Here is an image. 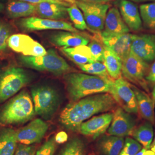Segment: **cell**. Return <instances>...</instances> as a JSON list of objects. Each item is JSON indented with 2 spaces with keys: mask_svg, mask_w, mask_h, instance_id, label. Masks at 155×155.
<instances>
[{
  "mask_svg": "<svg viewBox=\"0 0 155 155\" xmlns=\"http://www.w3.org/2000/svg\"><path fill=\"white\" fill-rule=\"evenodd\" d=\"M75 3L82 12L89 30L95 33L101 32L104 28L106 16L110 5L86 3L77 0Z\"/></svg>",
  "mask_w": 155,
  "mask_h": 155,
  "instance_id": "obj_9",
  "label": "cell"
},
{
  "mask_svg": "<svg viewBox=\"0 0 155 155\" xmlns=\"http://www.w3.org/2000/svg\"><path fill=\"white\" fill-rule=\"evenodd\" d=\"M58 155H84V144L79 138L68 141Z\"/></svg>",
  "mask_w": 155,
  "mask_h": 155,
  "instance_id": "obj_30",
  "label": "cell"
},
{
  "mask_svg": "<svg viewBox=\"0 0 155 155\" xmlns=\"http://www.w3.org/2000/svg\"><path fill=\"white\" fill-rule=\"evenodd\" d=\"M130 136L137 141L144 148L150 150L154 137L153 124L147 121L144 122L138 127L134 128Z\"/></svg>",
  "mask_w": 155,
  "mask_h": 155,
  "instance_id": "obj_27",
  "label": "cell"
},
{
  "mask_svg": "<svg viewBox=\"0 0 155 155\" xmlns=\"http://www.w3.org/2000/svg\"><path fill=\"white\" fill-rule=\"evenodd\" d=\"M19 25L26 31H42L49 29L64 30L77 33L78 30L70 22L42 18L36 17H29L19 20Z\"/></svg>",
  "mask_w": 155,
  "mask_h": 155,
  "instance_id": "obj_10",
  "label": "cell"
},
{
  "mask_svg": "<svg viewBox=\"0 0 155 155\" xmlns=\"http://www.w3.org/2000/svg\"><path fill=\"white\" fill-rule=\"evenodd\" d=\"M35 114L32 98L27 91L23 90L0 110V126L23 124L31 120Z\"/></svg>",
  "mask_w": 155,
  "mask_h": 155,
  "instance_id": "obj_3",
  "label": "cell"
},
{
  "mask_svg": "<svg viewBox=\"0 0 155 155\" xmlns=\"http://www.w3.org/2000/svg\"><path fill=\"white\" fill-rule=\"evenodd\" d=\"M140 14L145 27L155 30V2L141 4Z\"/></svg>",
  "mask_w": 155,
  "mask_h": 155,
  "instance_id": "obj_28",
  "label": "cell"
},
{
  "mask_svg": "<svg viewBox=\"0 0 155 155\" xmlns=\"http://www.w3.org/2000/svg\"><path fill=\"white\" fill-rule=\"evenodd\" d=\"M16 130L6 127L0 130V155H14L16 150Z\"/></svg>",
  "mask_w": 155,
  "mask_h": 155,
  "instance_id": "obj_24",
  "label": "cell"
},
{
  "mask_svg": "<svg viewBox=\"0 0 155 155\" xmlns=\"http://www.w3.org/2000/svg\"><path fill=\"white\" fill-rule=\"evenodd\" d=\"M10 36V29L6 25H2L0 31V52L6 50L8 40Z\"/></svg>",
  "mask_w": 155,
  "mask_h": 155,
  "instance_id": "obj_35",
  "label": "cell"
},
{
  "mask_svg": "<svg viewBox=\"0 0 155 155\" xmlns=\"http://www.w3.org/2000/svg\"><path fill=\"white\" fill-rule=\"evenodd\" d=\"M88 47L93 56L95 61L104 62V54L105 46L97 41H93L89 44Z\"/></svg>",
  "mask_w": 155,
  "mask_h": 155,
  "instance_id": "obj_34",
  "label": "cell"
},
{
  "mask_svg": "<svg viewBox=\"0 0 155 155\" xmlns=\"http://www.w3.org/2000/svg\"><path fill=\"white\" fill-rule=\"evenodd\" d=\"M130 51L141 60L150 63L155 60V35L141 34L131 36Z\"/></svg>",
  "mask_w": 155,
  "mask_h": 155,
  "instance_id": "obj_11",
  "label": "cell"
},
{
  "mask_svg": "<svg viewBox=\"0 0 155 155\" xmlns=\"http://www.w3.org/2000/svg\"><path fill=\"white\" fill-rule=\"evenodd\" d=\"M117 105L109 93L91 95L68 104L60 114L59 121L67 129L78 132L83 122L95 114L114 109Z\"/></svg>",
  "mask_w": 155,
  "mask_h": 155,
  "instance_id": "obj_1",
  "label": "cell"
},
{
  "mask_svg": "<svg viewBox=\"0 0 155 155\" xmlns=\"http://www.w3.org/2000/svg\"><path fill=\"white\" fill-rule=\"evenodd\" d=\"M1 27H2V25H0V31H1Z\"/></svg>",
  "mask_w": 155,
  "mask_h": 155,
  "instance_id": "obj_47",
  "label": "cell"
},
{
  "mask_svg": "<svg viewBox=\"0 0 155 155\" xmlns=\"http://www.w3.org/2000/svg\"><path fill=\"white\" fill-rule=\"evenodd\" d=\"M132 87L136 95L138 110L141 116L153 125L155 122V103L153 101L145 91L141 90L133 85H132Z\"/></svg>",
  "mask_w": 155,
  "mask_h": 155,
  "instance_id": "obj_20",
  "label": "cell"
},
{
  "mask_svg": "<svg viewBox=\"0 0 155 155\" xmlns=\"http://www.w3.org/2000/svg\"><path fill=\"white\" fill-rule=\"evenodd\" d=\"M79 67L83 71L91 75L102 77L109 76L104 63L101 61H95L80 65Z\"/></svg>",
  "mask_w": 155,
  "mask_h": 155,
  "instance_id": "obj_31",
  "label": "cell"
},
{
  "mask_svg": "<svg viewBox=\"0 0 155 155\" xmlns=\"http://www.w3.org/2000/svg\"><path fill=\"white\" fill-rule=\"evenodd\" d=\"M118 8L122 19L129 30L137 32L141 29V18L138 7L134 2L129 0H120Z\"/></svg>",
  "mask_w": 155,
  "mask_h": 155,
  "instance_id": "obj_17",
  "label": "cell"
},
{
  "mask_svg": "<svg viewBox=\"0 0 155 155\" xmlns=\"http://www.w3.org/2000/svg\"><path fill=\"white\" fill-rule=\"evenodd\" d=\"M112 118L113 113L109 112L92 117L80 125L78 132L84 136L96 139L107 130Z\"/></svg>",
  "mask_w": 155,
  "mask_h": 155,
  "instance_id": "obj_15",
  "label": "cell"
},
{
  "mask_svg": "<svg viewBox=\"0 0 155 155\" xmlns=\"http://www.w3.org/2000/svg\"><path fill=\"white\" fill-rule=\"evenodd\" d=\"M117 105L130 114L139 113L136 95L132 85L123 78L114 80L109 93Z\"/></svg>",
  "mask_w": 155,
  "mask_h": 155,
  "instance_id": "obj_8",
  "label": "cell"
},
{
  "mask_svg": "<svg viewBox=\"0 0 155 155\" xmlns=\"http://www.w3.org/2000/svg\"><path fill=\"white\" fill-rule=\"evenodd\" d=\"M36 148L32 145L18 144L14 155H35Z\"/></svg>",
  "mask_w": 155,
  "mask_h": 155,
  "instance_id": "obj_36",
  "label": "cell"
},
{
  "mask_svg": "<svg viewBox=\"0 0 155 155\" xmlns=\"http://www.w3.org/2000/svg\"><path fill=\"white\" fill-rule=\"evenodd\" d=\"M60 1H66L67 2H69L71 4H74L75 2V0H60Z\"/></svg>",
  "mask_w": 155,
  "mask_h": 155,
  "instance_id": "obj_45",
  "label": "cell"
},
{
  "mask_svg": "<svg viewBox=\"0 0 155 155\" xmlns=\"http://www.w3.org/2000/svg\"><path fill=\"white\" fill-rule=\"evenodd\" d=\"M136 127L133 116L121 107H117L113 113V118L107 129L109 135L124 137L130 136Z\"/></svg>",
  "mask_w": 155,
  "mask_h": 155,
  "instance_id": "obj_13",
  "label": "cell"
},
{
  "mask_svg": "<svg viewBox=\"0 0 155 155\" xmlns=\"http://www.w3.org/2000/svg\"><path fill=\"white\" fill-rule=\"evenodd\" d=\"M61 51L78 66L95 61L89 47L87 45L63 48Z\"/></svg>",
  "mask_w": 155,
  "mask_h": 155,
  "instance_id": "obj_23",
  "label": "cell"
},
{
  "mask_svg": "<svg viewBox=\"0 0 155 155\" xmlns=\"http://www.w3.org/2000/svg\"><path fill=\"white\" fill-rule=\"evenodd\" d=\"M35 14L40 18L61 20L68 17L67 6L53 2H45L35 4Z\"/></svg>",
  "mask_w": 155,
  "mask_h": 155,
  "instance_id": "obj_19",
  "label": "cell"
},
{
  "mask_svg": "<svg viewBox=\"0 0 155 155\" xmlns=\"http://www.w3.org/2000/svg\"><path fill=\"white\" fill-rule=\"evenodd\" d=\"M150 64L134 55L130 51L122 61V75L129 82L150 93L146 77L150 70Z\"/></svg>",
  "mask_w": 155,
  "mask_h": 155,
  "instance_id": "obj_7",
  "label": "cell"
},
{
  "mask_svg": "<svg viewBox=\"0 0 155 155\" xmlns=\"http://www.w3.org/2000/svg\"><path fill=\"white\" fill-rule=\"evenodd\" d=\"M129 31L130 30L124 21L118 9L116 7L109 8L106 16L104 30L101 34L115 35L129 33Z\"/></svg>",
  "mask_w": 155,
  "mask_h": 155,
  "instance_id": "obj_18",
  "label": "cell"
},
{
  "mask_svg": "<svg viewBox=\"0 0 155 155\" xmlns=\"http://www.w3.org/2000/svg\"><path fill=\"white\" fill-rule=\"evenodd\" d=\"M22 64L38 71H47L55 75H61L70 71L71 68L66 61L52 49L41 56H20Z\"/></svg>",
  "mask_w": 155,
  "mask_h": 155,
  "instance_id": "obj_4",
  "label": "cell"
},
{
  "mask_svg": "<svg viewBox=\"0 0 155 155\" xmlns=\"http://www.w3.org/2000/svg\"></svg>",
  "mask_w": 155,
  "mask_h": 155,
  "instance_id": "obj_48",
  "label": "cell"
},
{
  "mask_svg": "<svg viewBox=\"0 0 155 155\" xmlns=\"http://www.w3.org/2000/svg\"><path fill=\"white\" fill-rule=\"evenodd\" d=\"M31 96L36 114L48 120L57 110L59 98L56 91L48 86H41L31 90Z\"/></svg>",
  "mask_w": 155,
  "mask_h": 155,
  "instance_id": "obj_5",
  "label": "cell"
},
{
  "mask_svg": "<svg viewBox=\"0 0 155 155\" xmlns=\"http://www.w3.org/2000/svg\"><path fill=\"white\" fill-rule=\"evenodd\" d=\"M146 79L150 82L155 83V60L150 68V70L146 77Z\"/></svg>",
  "mask_w": 155,
  "mask_h": 155,
  "instance_id": "obj_39",
  "label": "cell"
},
{
  "mask_svg": "<svg viewBox=\"0 0 155 155\" xmlns=\"http://www.w3.org/2000/svg\"><path fill=\"white\" fill-rule=\"evenodd\" d=\"M19 1L27 2L29 3L32 4H40V3H41V2H53V3L61 4V5L66 6H70L71 5L69 2H67L66 1H60V0H19Z\"/></svg>",
  "mask_w": 155,
  "mask_h": 155,
  "instance_id": "obj_37",
  "label": "cell"
},
{
  "mask_svg": "<svg viewBox=\"0 0 155 155\" xmlns=\"http://www.w3.org/2000/svg\"><path fill=\"white\" fill-rule=\"evenodd\" d=\"M56 143L55 137H52L46 141L38 150L35 155H54L55 152Z\"/></svg>",
  "mask_w": 155,
  "mask_h": 155,
  "instance_id": "obj_33",
  "label": "cell"
},
{
  "mask_svg": "<svg viewBox=\"0 0 155 155\" xmlns=\"http://www.w3.org/2000/svg\"><path fill=\"white\" fill-rule=\"evenodd\" d=\"M55 140L58 144H63L68 140V134L65 132L61 131L56 134Z\"/></svg>",
  "mask_w": 155,
  "mask_h": 155,
  "instance_id": "obj_38",
  "label": "cell"
},
{
  "mask_svg": "<svg viewBox=\"0 0 155 155\" xmlns=\"http://www.w3.org/2000/svg\"><path fill=\"white\" fill-rule=\"evenodd\" d=\"M4 5L0 2V13L2 12V11L4 10Z\"/></svg>",
  "mask_w": 155,
  "mask_h": 155,
  "instance_id": "obj_46",
  "label": "cell"
},
{
  "mask_svg": "<svg viewBox=\"0 0 155 155\" xmlns=\"http://www.w3.org/2000/svg\"><path fill=\"white\" fill-rule=\"evenodd\" d=\"M150 150H152L153 152H154L155 153V136L154 139H153L152 143V144L150 145Z\"/></svg>",
  "mask_w": 155,
  "mask_h": 155,
  "instance_id": "obj_43",
  "label": "cell"
},
{
  "mask_svg": "<svg viewBox=\"0 0 155 155\" xmlns=\"http://www.w3.org/2000/svg\"><path fill=\"white\" fill-rule=\"evenodd\" d=\"M124 143V137L108 135L100 139L97 147L101 155H119Z\"/></svg>",
  "mask_w": 155,
  "mask_h": 155,
  "instance_id": "obj_22",
  "label": "cell"
},
{
  "mask_svg": "<svg viewBox=\"0 0 155 155\" xmlns=\"http://www.w3.org/2000/svg\"><path fill=\"white\" fill-rule=\"evenodd\" d=\"M9 48L23 55L39 56L43 52L41 45L32 38L25 34H14L9 36L8 40Z\"/></svg>",
  "mask_w": 155,
  "mask_h": 155,
  "instance_id": "obj_14",
  "label": "cell"
},
{
  "mask_svg": "<svg viewBox=\"0 0 155 155\" xmlns=\"http://www.w3.org/2000/svg\"><path fill=\"white\" fill-rule=\"evenodd\" d=\"M50 40L54 45L63 48L87 45L89 42V39L71 32H61L54 34Z\"/></svg>",
  "mask_w": 155,
  "mask_h": 155,
  "instance_id": "obj_21",
  "label": "cell"
},
{
  "mask_svg": "<svg viewBox=\"0 0 155 155\" xmlns=\"http://www.w3.org/2000/svg\"><path fill=\"white\" fill-rule=\"evenodd\" d=\"M67 91L71 102L93 94L110 93L114 80L109 76L102 77L82 73L64 75Z\"/></svg>",
  "mask_w": 155,
  "mask_h": 155,
  "instance_id": "obj_2",
  "label": "cell"
},
{
  "mask_svg": "<svg viewBox=\"0 0 155 155\" xmlns=\"http://www.w3.org/2000/svg\"><path fill=\"white\" fill-rule=\"evenodd\" d=\"M131 36L132 34L129 33L115 35L101 34L104 45L111 50L122 61L130 52Z\"/></svg>",
  "mask_w": 155,
  "mask_h": 155,
  "instance_id": "obj_16",
  "label": "cell"
},
{
  "mask_svg": "<svg viewBox=\"0 0 155 155\" xmlns=\"http://www.w3.org/2000/svg\"><path fill=\"white\" fill-rule=\"evenodd\" d=\"M35 4L19 0H12L6 7L7 14L12 18L30 16L35 14Z\"/></svg>",
  "mask_w": 155,
  "mask_h": 155,
  "instance_id": "obj_25",
  "label": "cell"
},
{
  "mask_svg": "<svg viewBox=\"0 0 155 155\" xmlns=\"http://www.w3.org/2000/svg\"><path fill=\"white\" fill-rule=\"evenodd\" d=\"M67 11L68 16L73 23L74 28L81 31L86 29L89 30L82 12L75 3L72 4L68 8H67Z\"/></svg>",
  "mask_w": 155,
  "mask_h": 155,
  "instance_id": "obj_29",
  "label": "cell"
},
{
  "mask_svg": "<svg viewBox=\"0 0 155 155\" xmlns=\"http://www.w3.org/2000/svg\"><path fill=\"white\" fill-rule=\"evenodd\" d=\"M48 129V124L43 120H33L25 127L16 130L17 142L25 145L39 143L44 138Z\"/></svg>",
  "mask_w": 155,
  "mask_h": 155,
  "instance_id": "obj_12",
  "label": "cell"
},
{
  "mask_svg": "<svg viewBox=\"0 0 155 155\" xmlns=\"http://www.w3.org/2000/svg\"><path fill=\"white\" fill-rule=\"evenodd\" d=\"M152 99L153 101L155 104V86L152 90Z\"/></svg>",
  "mask_w": 155,
  "mask_h": 155,
  "instance_id": "obj_44",
  "label": "cell"
},
{
  "mask_svg": "<svg viewBox=\"0 0 155 155\" xmlns=\"http://www.w3.org/2000/svg\"><path fill=\"white\" fill-rule=\"evenodd\" d=\"M133 2H155V0H129Z\"/></svg>",
  "mask_w": 155,
  "mask_h": 155,
  "instance_id": "obj_42",
  "label": "cell"
},
{
  "mask_svg": "<svg viewBox=\"0 0 155 155\" xmlns=\"http://www.w3.org/2000/svg\"><path fill=\"white\" fill-rule=\"evenodd\" d=\"M143 148V146L135 139L127 137L119 155H136Z\"/></svg>",
  "mask_w": 155,
  "mask_h": 155,
  "instance_id": "obj_32",
  "label": "cell"
},
{
  "mask_svg": "<svg viewBox=\"0 0 155 155\" xmlns=\"http://www.w3.org/2000/svg\"><path fill=\"white\" fill-rule=\"evenodd\" d=\"M136 155H155V153L150 150H147L144 148Z\"/></svg>",
  "mask_w": 155,
  "mask_h": 155,
  "instance_id": "obj_41",
  "label": "cell"
},
{
  "mask_svg": "<svg viewBox=\"0 0 155 155\" xmlns=\"http://www.w3.org/2000/svg\"><path fill=\"white\" fill-rule=\"evenodd\" d=\"M83 2L92 4H108L111 0H77Z\"/></svg>",
  "mask_w": 155,
  "mask_h": 155,
  "instance_id": "obj_40",
  "label": "cell"
},
{
  "mask_svg": "<svg viewBox=\"0 0 155 155\" xmlns=\"http://www.w3.org/2000/svg\"><path fill=\"white\" fill-rule=\"evenodd\" d=\"M103 63L105 66L109 76L112 79L115 80L121 77L122 61L111 50L105 46Z\"/></svg>",
  "mask_w": 155,
  "mask_h": 155,
  "instance_id": "obj_26",
  "label": "cell"
},
{
  "mask_svg": "<svg viewBox=\"0 0 155 155\" xmlns=\"http://www.w3.org/2000/svg\"><path fill=\"white\" fill-rule=\"evenodd\" d=\"M29 82V77L22 68H7L0 74V103L17 94Z\"/></svg>",
  "mask_w": 155,
  "mask_h": 155,
  "instance_id": "obj_6",
  "label": "cell"
}]
</instances>
